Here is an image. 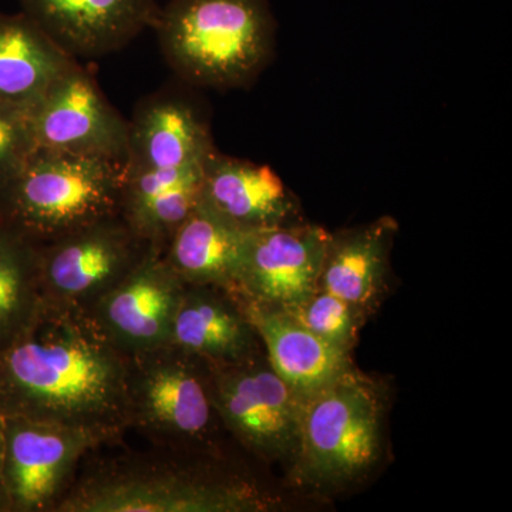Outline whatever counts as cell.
<instances>
[{"mask_svg":"<svg viewBox=\"0 0 512 512\" xmlns=\"http://www.w3.org/2000/svg\"><path fill=\"white\" fill-rule=\"evenodd\" d=\"M130 356L86 309L46 301L0 349V416L99 431L116 444L130 429Z\"/></svg>","mask_w":512,"mask_h":512,"instance_id":"6da1fadb","label":"cell"},{"mask_svg":"<svg viewBox=\"0 0 512 512\" xmlns=\"http://www.w3.org/2000/svg\"><path fill=\"white\" fill-rule=\"evenodd\" d=\"M96 464L74 478L53 512H262L275 501L258 485L188 448L158 447Z\"/></svg>","mask_w":512,"mask_h":512,"instance_id":"7a4b0ae2","label":"cell"},{"mask_svg":"<svg viewBox=\"0 0 512 512\" xmlns=\"http://www.w3.org/2000/svg\"><path fill=\"white\" fill-rule=\"evenodd\" d=\"M153 26L175 72L214 89L254 79L274 42L266 0H170Z\"/></svg>","mask_w":512,"mask_h":512,"instance_id":"3957f363","label":"cell"},{"mask_svg":"<svg viewBox=\"0 0 512 512\" xmlns=\"http://www.w3.org/2000/svg\"><path fill=\"white\" fill-rule=\"evenodd\" d=\"M124 163L36 148L0 190V222L43 245L121 214Z\"/></svg>","mask_w":512,"mask_h":512,"instance_id":"277c9868","label":"cell"},{"mask_svg":"<svg viewBox=\"0 0 512 512\" xmlns=\"http://www.w3.org/2000/svg\"><path fill=\"white\" fill-rule=\"evenodd\" d=\"M383 420L382 389L350 367L303 400L293 477L316 488L362 480L382 457Z\"/></svg>","mask_w":512,"mask_h":512,"instance_id":"5b68a950","label":"cell"},{"mask_svg":"<svg viewBox=\"0 0 512 512\" xmlns=\"http://www.w3.org/2000/svg\"><path fill=\"white\" fill-rule=\"evenodd\" d=\"M128 406L130 429L143 433L154 446L204 443L218 417L210 363L173 345L130 356Z\"/></svg>","mask_w":512,"mask_h":512,"instance_id":"8992f818","label":"cell"},{"mask_svg":"<svg viewBox=\"0 0 512 512\" xmlns=\"http://www.w3.org/2000/svg\"><path fill=\"white\" fill-rule=\"evenodd\" d=\"M2 476L9 512H53L76 478L80 461L114 444L99 431L53 421L0 416Z\"/></svg>","mask_w":512,"mask_h":512,"instance_id":"52a82bcc","label":"cell"},{"mask_svg":"<svg viewBox=\"0 0 512 512\" xmlns=\"http://www.w3.org/2000/svg\"><path fill=\"white\" fill-rule=\"evenodd\" d=\"M37 247L43 298L90 311L140 264L151 244L120 214Z\"/></svg>","mask_w":512,"mask_h":512,"instance_id":"ba28073f","label":"cell"},{"mask_svg":"<svg viewBox=\"0 0 512 512\" xmlns=\"http://www.w3.org/2000/svg\"><path fill=\"white\" fill-rule=\"evenodd\" d=\"M211 366V397L225 427L266 460L295 456L303 400L266 357Z\"/></svg>","mask_w":512,"mask_h":512,"instance_id":"9c48e42d","label":"cell"},{"mask_svg":"<svg viewBox=\"0 0 512 512\" xmlns=\"http://www.w3.org/2000/svg\"><path fill=\"white\" fill-rule=\"evenodd\" d=\"M29 116L37 148L126 161L128 121L79 63L30 107Z\"/></svg>","mask_w":512,"mask_h":512,"instance_id":"30bf717a","label":"cell"},{"mask_svg":"<svg viewBox=\"0 0 512 512\" xmlns=\"http://www.w3.org/2000/svg\"><path fill=\"white\" fill-rule=\"evenodd\" d=\"M163 251L151 245L140 264L89 311L127 356L170 345L185 284L167 264Z\"/></svg>","mask_w":512,"mask_h":512,"instance_id":"8fae6325","label":"cell"},{"mask_svg":"<svg viewBox=\"0 0 512 512\" xmlns=\"http://www.w3.org/2000/svg\"><path fill=\"white\" fill-rule=\"evenodd\" d=\"M330 235L316 225L254 229L237 295L282 309L301 305L318 289Z\"/></svg>","mask_w":512,"mask_h":512,"instance_id":"7c38bea8","label":"cell"},{"mask_svg":"<svg viewBox=\"0 0 512 512\" xmlns=\"http://www.w3.org/2000/svg\"><path fill=\"white\" fill-rule=\"evenodd\" d=\"M25 15L73 57L109 55L156 22L157 0H22Z\"/></svg>","mask_w":512,"mask_h":512,"instance_id":"4fadbf2b","label":"cell"},{"mask_svg":"<svg viewBox=\"0 0 512 512\" xmlns=\"http://www.w3.org/2000/svg\"><path fill=\"white\" fill-rule=\"evenodd\" d=\"M238 298L265 346L269 365L302 400L352 367L349 352L319 338L285 309Z\"/></svg>","mask_w":512,"mask_h":512,"instance_id":"5bb4252c","label":"cell"},{"mask_svg":"<svg viewBox=\"0 0 512 512\" xmlns=\"http://www.w3.org/2000/svg\"><path fill=\"white\" fill-rule=\"evenodd\" d=\"M214 150L210 128L183 97L157 94L137 107L128 121L127 170L190 168Z\"/></svg>","mask_w":512,"mask_h":512,"instance_id":"9a60e30c","label":"cell"},{"mask_svg":"<svg viewBox=\"0 0 512 512\" xmlns=\"http://www.w3.org/2000/svg\"><path fill=\"white\" fill-rule=\"evenodd\" d=\"M258 340L237 293L215 286L185 285L170 345L210 365H229L256 355Z\"/></svg>","mask_w":512,"mask_h":512,"instance_id":"2e32d148","label":"cell"},{"mask_svg":"<svg viewBox=\"0 0 512 512\" xmlns=\"http://www.w3.org/2000/svg\"><path fill=\"white\" fill-rule=\"evenodd\" d=\"M202 205L247 229L289 224L295 202L268 165L220 156L212 151L202 165Z\"/></svg>","mask_w":512,"mask_h":512,"instance_id":"e0dca14e","label":"cell"},{"mask_svg":"<svg viewBox=\"0 0 512 512\" xmlns=\"http://www.w3.org/2000/svg\"><path fill=\"white\" fill-rule=\"evenodd\" d=\"M252 231L224 220L200 202L175 229L165 245L164 259L185 285L238 293Z\"/></svg>","mask_w":512,"mask_h":512,"instance_id":"ac0fdd59","label":"cell"},{"mask_svg":"<svg viewBox=\"0 0 512 512\" xmlns=\"http://www.w3.org/2000/svg\"><path fill=\"white\" fill-rule=\"evenodd\" d=\"M394 234L396 221L383 217L330 235L318 288L352 303L367 315L379 302L386 284Z\"/></svg>","mask_w":512,"mask_h":512,"instance_id":"d6986e66","label":"cell"},{"mask_svg":"<svg viewBox=\"0 0 512 512\" xmlns=\"http://www.w3.org/2000/svg\"><path fill=\"white\" fill-rule=\"evenodd\" d=\"M77 62L29 16H0V101L30 109Z\"/></svg>","mask_w":512,"mask_h":512,"instance_id":"ffe728a7","label":"cell"},{"mask_svg":"<svg viewBox=\"0 0 512 512\" xmlns=\"http://www.w3.org/2000/svg\"><path fill=\"white\" fill-rule=\"evenodd\" d=\"M42 302L39 247L0 222V349L18 338Z\"/></svg>","mask_w":512,"mask_h":512,"instance_id":"44dd1931","label":"cell"},{"mask_svg":"<svg viewBox=\"0 0 512 512\" xmlns=\"http://www.w3.org/2000/svg\"><path fill=\"white\" fill-rule=\"evenodd\" d=\"M202 168L181 183L124 205L121 215L138 237L161 249L201 200Z\"/></svg>","mask_w":512,"mask_h":512,"instance_id":"7402d4cb","label":"cell"},{"mask_svg":"<svg viewBox=\"0 0 512 512\" xmlns=\"http://www.w3.org/2000/svg\"><path fill=\"white\" fill-rule=\"evenodd\" d=\"M305 328L336 348L352 352L366 313L325 289L318 288L301 305L285 309Z\"/></svg>","mask_w":512,"mask_h":512,"instance_id":"603a6c76","label":"cell"},{"mask_svg":"<svg viewBox=\"0 0 512 512\" xmlns=\"http://www.w3.org/2000/svg\"><path fill=\"white\" fill-rule=\"evenodd\" d=\"M36 148L29 109L0 101V190Z\"/></svg>","mask_w":512,"mask_h":512,"instance_id":"cb8c5ba5","label":"cell"},{"mask_svg":"<svg viewBox=\"0 0 512 512\" xmlns=\"http://www.w3.org/2000/svg\"><path fill=\"white\" fill-rule=\"evenodd\" d=\"M0 512H9V501L2 476V421H0Z\"/></svg>","mask_w":512,"mask_h":512,"instance_id":"d4e9b609","label":"cell"}]
</instances>
